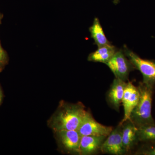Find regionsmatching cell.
<instances>
[{"label":"cell","instance_id":"obj_1","mask_svg":"<svg viewBox=\"0 0 155 155\" xmlns=\"http://www.w3.org/2000/svg\"><path fill=\"white\" fill-rule=\"evenodd\" d=\"M86 110L81 102L72 104L61 101L48 120V126L54 132L63 130H77Z\"/></svg>","mask_w":155,"mask_h":155},{"label":"cell","instance_id":"obj_2","mask_svg":"<svg viewBox=\"0 0 155 155\" xmlns=\"http://www.w3.org/2000/svg\"><path fill=\"white\" fill-rule=\"evenodd\" d=\"M154 86L140 82L138 88L139 100L130 114V120L137 127L155 124L152 116V102Z\"/></svg>","mask_w":155,"mask_h":155},{"label":"cell","instance_id":"obj_3","mask_svg":"<svg viewBox=\"0 0 155 155\" xmlns=\"http://www.w3.org/2000/svg\"><path fill=\"white\" fill-rule=\"evenodd\" d=\"M124 52L133 65L134 69L138 70L143 77V82L151 86L155 84V61L142 59L124 46Z\"/></svg>","mask_w":155,"mask_h":155},{"label":"cell","instance_id":"obj_4","mask_svg":"<svg viewBox=\"0 0 155 155\" xmlns=\"http://www.w3.org/2000/svg\"><path fill=\"white\" fill-rule=\"evenodd\" d=\"M54 133L58 150L62 152L79 154L81 136L77 130H60Z\"/></svg>","mask_w":155,"mask_h":155},{"label":"cell","instance_id":"obj_5","mask_svg":"<svg viewBox=\"0 0 155 155\" xmlns=\"http://www.w3.org/2000/svg\"><path fill=\"white\" fill-rule=\"evenodd\" d=\"M106 64L116 78L124 81L127 80L130 71L134 69L122 50H118Z\"/></svg>","mask_w":155,"mask_h":155},{"label":"cell","instance_id":"obj_6","mask_svg":"<svg viewBox=\"0 0 155 155\" xmlns=\"http://www.w3.org/2000/svg\"><path fill=\"white\" fill-rule=\"evenodd\" d=\"M113 130L112 127L102 125L97 122L90 113L86 111L77 130L81 136H104L107 137Z\"/></svg>","mask_w":155,"mask_h":155},{"label":"cell","instance_id":"obj_7","mask_svg":"<svg viewBox=\"0 0 155 155\" xmlns=\"http://www.w3.org/2000/svg\"><path fill=\"white\" fill-rule=\"evenodd\" d=\"M122 125H119L108 136L100 148L105 153L115 155L125 154V150L122 140Z\"/></svg>","mask_w":155,"mask_h":155},{"label":"cell","instance_id":"obj_8","mask_svg":"<svg viewBox=\"0 0 155 155\" xmlns=\"http://www.w3.org/2000/svg\"><path fill=\"white\" fill-rule=\"evenodd\" d=\"M140 92L138 87L132 82L128 81L125 87L122 103L124 107V116L119 125H122L129 120L131 112L135 107L139 100Z\"/></svg>","mask_w":155,"mask_h":155},{"label":"cell","instance_id":"obj_9","mask_svg":"<svg viewBox=\"0 0 155 155\" xmlns=\"http://www.w3.org/2000/svg\"><path fill=\"white\" fill-rule=\"evenodd\" d=\"M106 137L104 136L87 135L81 136L79 145V154H92L100 150Z\"/></svg>","mask_w":155,"mask_h":155},{"label":"cell","instance_id":"obj_10","mask_svg":"<svg viewBox=\"0 0 155 155\" xmlns=\"http://www.w3.org/2000/svg\"><path fill=\"white\" fill-rule=\"evenodd\" d=\"M127 83L118 78H115L111 85L108 94V99L111 105L119 110L124 95Z\"/></svg>","mask_w":155,"mask_h":155},{"label":"cell","instance_id":"obj_11","mask_svg":"<svg viewBox=\"0 0 155 155\" xmlns=\"http://www.w3.org/2000/svg\"><path fill=\"white\" fill-rule=\"evenodd\" d=\"M118 50L116 47L111 44L98 47L96 51L89 55L87 61L106 64Z\"/></svg>","mask_w":155,"mask_h":155},{"label":"cell","instance_id":"obj_12","mask_svg":"<svg viewBox=\"0 0 155 155\" xmlns=\"http://www.w3.org/2000/svg\"><path fill=\"white\" fill-rule=\"evenodd\" d=\"M122 125V140L126 152L130 151L137 140V127L130 120Z\"/></svg>","mask_w":155,"mask_h":155},{"label":"cell","instance_id":"obj_13","mask_svg":"<svg viewBox=\"0 0 155 155\" xmlns=\"http://www.w3.org/2000/svg\"><path fill=\"white\" fill-rule=\"evenodd\" d=\"M89 31L91 37L93 39L98 48L111 44L106 37L98 18H94L92 25L89 28Z\"/></svg>","mask_w":155,"mask_h":155},{"label":"cell","instance_id":"obj_14","mask_svg":"<svg viewBox=\"0 0 155 155\" xmlns=\"http://www.w3.org/2000/svg\"><path fill=\"white\" fill-rule=\"evenodd\" d=\"M137 136L139 141L155 140V124L137 127Z\"/></svg>","mask_w":155,"mask_h":155},{"label":"cell","instance_id":"obj_15","mask_svg":"<svg viewBox=\"0 0 155 155\" xmlns=\"http://www.w3.org/2000/svg\"><path fill=\"white\" fill-rule=\"evenodd\" d=\"M9 58L7 52L2 47L0 42V72H2L8 63Z\"/></svg>","mask_w":155,"mask_h":155},{"label":"cell","instance_id":"obj_16","mask_svg":"<svg viewBox=\"0 0 155 155\" xmlns=\"http://www.w3.org/2000/svg\"><path fill=\"white\" fill-rule=\"evenodd\" d=\"M3 98H4V94H3L2 86H1V84H0V106H1L2 103Z\"/></svg>","mask_w":155,"mask_h":155},{"label":"cell","instance_id":"obj_17","mask_svg":"<svg viewBox=\"0 0 155 155\" xmlns=\"http://www.w3.org/2000/svg\"><path fill=\"white\" fill-rule=\"evenodd\" d=\"M145 154L150 155H155V147L152 149L150 150L149 151L145 153Z\"/></svg>","mask_w":155,"mask_h":155},{"label":"cell","instance_id":"obj_18","mask_svg":"<svg viewBox=\"0 0 155 155\" xmlns=\"http://www.w3.org/2000/svg\"><path fill=\"white\" fill-rule=\"evenodd\" d=\"M3 18V15L0 13V24L2 23V20Z\"/></svg>","mask_w":155,"mask_h":155}]
</instances>
